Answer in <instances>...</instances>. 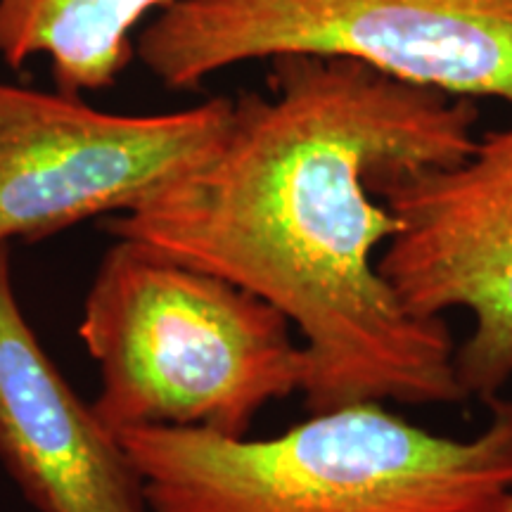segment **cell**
<instances>
[{"mask_svg":"<svg viewBox=\"0 0 512 512\" xmlns=\"http://www.w3.org/2000/svg\"><path fill=\"white\" fill-rule=\"evenodd\" d=\"M285 55L512 105V0H174L136 38V60L171 91Z\"/></svg>","mask_w":512,"mask_h":512,"instance_id":"cell-4","label":"cell"},{"mask_svg":"<svg viewBox=\"0 0 512 512\" xmlns=\"http://www.w3.org/2000/svg\"><path fill=\"white\" fill-rule=\"evenodd\" d=\"M377 195L401 221L380 254L384 280L415 316L470 313L458 377L467 396L494 399L512 380V121L456 164L394 178Z\"/></svg>","mask_w":512,"mask_h":512,"instance_id":"cell-6","label":"cell"},{"mask_svg":"<svg viewBox=\"0 0 512 512\" xmlns=\"http://www.w3.org/2000/svg\"><path fill=\"white\" fill-rule=\"evenodd\" d=\"M233 98L114 114L0 81V245L34 242L150 200L226 131Z\"/></svg>","mask_w":512,"mask_h":512,"instance_id":"cell-5","label":"cell"},{"mask_svg":"<svg viewBox=\"0 0 512 512\" xmlns=\"http://www.w3.org/2000/svg\"><path fill=\"white\" fill-rule=\"evenodd\" d=\"M477 121L475 100L347 57H275L200 162L102 226L283 313L302 335L309 413L460 403L446 320L408 311L380 271L401 221L377 188L456 164Z\"/></svg>","mask_w":512,"mask_h":512,"instance_id":"cell-1","label":"cell"},{"mask_svg":"<svg viewBox=\"0 0 512 512\" xmlns=\"http://www.w3.org/2000/svg\"><path fill=\"white\" fill-rule=\"evenodd\" d=\"M256 294L131 240H114L79 337L100 368L93 411L140 427L245 437L268 403L302 392L306 351Z\"/></svg>","mask_w":512,"mask_h":512,"instance_id":"cell-3","label":"cell"},{"mask_svg":"<svg viewBox=\"0 0 512 512\" xmlns=\"http://www.w3.org/2000/svg\"><path fill=\"white\" fill-rule=\"evenodd\" d=\"M174 0H0V62L48 60L57 91L112 88L136 60V31Z\"/></svg>","mask_w":512,"mask_h":512,"instance_id":"cell-8","label":"cell"},{"mask_svg":"<svg viewBox=\"0 0 512 512\" xmlns=\"http://www.w3.org/2000/svg\"><path fill=\"white\" fill-rule=\"evenodd\" d=\"M498 406H501V408H503V411H505V413H508V415H510V418H512V403H498Z\"/></svg>","mask_w":512,"mask_h":512,"instance_id":"cell-10","label":"cell"},{"mask_svg":"<svg viewBox=\"0 0 512 512\" xmlns=\"http://www.w3.org/2000/svg\"><path fill=\"white\" fill-rule=\"evenodd\" d=\"M278 437L140 427L114 432L147 512H486L512 489V418L444 437L384 403L309 413Z\"/></svg>","mask_w":512,"mask_h":512,"instance_id":"cell-2","label":"cell"},{"mask_svg":"<svg viewBox=\"0 0 512 512\" xmlns=\"http://www.w3.org/2000/svg\"><path fill=\"white\" fill-rule=\"evenodd\" d=\"M486 512H512V489L498 496L496 501L486 508Z\"/></svg>","mask_w":512,"mask_h":512,"instance_id":"cell-9","label":"cell"},{"mask_svg":"<svg viewBox=\"0 0 512 512\" xmlns=\"http://www.w3.org/2000/svg\"><path fill=\"white\" fill-rule=\"evenodd\" d=\"M0 463L38 512H147L133 458L31 330L10 245H0Z\"/></svg>","mask_w":512,"mask_h":512,"instance_id":"cell-7","label":"cell"}]
</instances>
